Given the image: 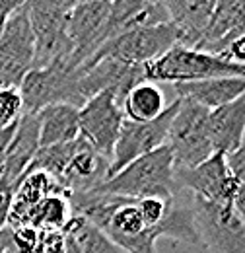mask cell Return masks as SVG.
I'll return each mask as SVG.
<instances>
[{
	"label": "cell",
	"instance_id": "6da1fadb",
	"mask_svg": "<svg viewBox=\"0 0 245 253\" xmlns=\"http://www.w3.org/2000/svg\"><path fill=\"white\" fill-rule=\"evenodd\" d=\"M95 191L119 195L128 199H146V197H175L179 185L175 183V166L171 150L165 146L144 154L109 179H105Z\"/></svg>",
	"mask_w": 245,
	"mask_h": 253
},
{
	"label": "cell",
	"instance_id": "7a4b0ae2",
	"mask_svg": "<svg viewBox=\"0 0 245 253\" xmlns=\"http://www.w3.org/2000/svg\"><path fill=\"white\" fill-rule=\"evenodd\" d=\"M76 2L70 0H31L28 2L31 32L35 39L33 66L45 68L68 63L74 47L68 37V20Z\"/></svg>",
	"mask_w": 245,
	"mask_h": 253
},
{
	"label": "cell",
	"instance_id": "3957f363",
	"mask_svg": "<svg viewBox=\"0 0 245 253\" xmlns=\"http://www.w3.org/2000/svg\"><path fill=\"white\" fill-rule=\"evenodd\" d=\"M148 82H171L187 84L201 82L208 78H245V64H236L214 57L210 53H203L197 49H185L181 45H173L160 59L144 66Z\"/></svg>",
	"mask_w": 245,
	"mask_h": 253
},
{
	"label": "cell",
	"instance_id": "277c9868",
	"mask_svg": "<svg viewBox=\"0 0 245 253\" xmlns=\"http://www.w3.org/2000/svg\"><path fill=\"white\" fill-rule=\"evenodd\" d=\"M80 78L82 68H76L70 63L31 68L18 88L24 103V113H39L41 109L59 103L80 109L86 103L80 90Z\"/></svg>",
	"mask_w": 245,
	"mask_h": 253
},
{
	"label": "cell",
	"instance_id": "5b68a950",
	"mask_svg": "<svg viewBox=\"0 0 245 253\" xmlns=\"http://www.w3.org/2000/svg\"><path fill=\"white\" fill-rule=\"evenodd\" d=\"M208 113L210 111L199 103L181 99L165 142L171 150L175 169L195 168L214 154L208 130Z\"/></svg>",
	"mask_w": 245,
	"mask_h": 253
},
{
	"label": "cell",
	"instance_id": "8992f818",
	"mask_svg": "<svg viewBox=\"0 0 245 253\" xmlns=\"http://www.w3.org/2000/svg\"><path fill=\"white\" fill-rule=\"evenodd\" d=\"M173 45H177L175 28L167 22L162 26L152 28H140L132 30L122 35H117L103 43L92 57L82 64V68H88L101 59H111L122 64H146L154 63L163 53H167Z\"/></svg>",
	"mask_w": 245,
	"mask_h": 253
},
{
	"label": "cell",
	"instance_id": "52a82bcc",
	"mask_svg": "<svg viewBox=\"0 0 245 253\" xmlns=\"http://www.w3.org/2000/svg\"><path fill=\"white\" fill-rule=\"evenodd\" d=\"M193 222L199 244L210 253H245V220L234 207L193 199Z\"/></svg>",
	"mask_w": 245,
	"mask_h": 253
},
{
	"label": "cell",
	"instance_id": "ba28073f",
	"mask_svg": "<svg viewBox=\"0 0 245 253\" xmlns=\"http://www.w3.org/2000/svg\"><path fill=\"white\" fill-rule=\"evenodd\" d=\"M179 103H181V99L175 97L169 105H165V109L160 117H156L154 121H148V123H132L126 119L122 121L121 132H119V138L113 148V156L109 162L107 179L117 175L122 168H126L136 158L165 146L169 125L173 121V115L179 109Z\"/></svg>",
	"mask_w": 245,
	"mask_h": 253
},
{
	"label": "cell",
	"instance_id": "9c48e42d",
	"mask_svg": "<svg viewBox=\"0 0 245 253\" xmlns=\"http://www.w3.org/2000/svg\"><path fill=\"white\" fill-rule=\"evenodd\" d=\"M35 39L31 32L28 2H22L8 18L0 35V84L20 88L24 76L33 66Z\"/></svg>",
	"mask_w": 245,
	"mask_h": 253
},
{
	"label": "cell",
	"instance_id": "30bf717a",
	"mask_svg": "<svg viewBox=\"0 0 245 253\" xmlns=\"http://www.w3.org/2000/svg\"><path fill=\"white\" fill-rule=\"evenodd\" d=\"M122 121L124 115L109 90L93 95L78 109L80 138H84L92 150L109 162L121 132Z\"/></svg>",
	"mask_w": 245,
	"mask_h": 253
},
{
	"label": "cell",
	"instance_id": "8fae6325",
	"mask_svg": "<svg viewBox=\"0 0 245 253\" xmlns=\"http://www.w3.org/2000/svg\"><path fill=\"white\" fill-rule=\"evenodd\" d=\"M175 183L179 189H189L197 199L212 203L218 207H234V183L228 171L224 154H212L203 164L175 169Z\"/></svg>",
	"mask_w": 245,
	"mask_h": 253
},
{
	"label": "cell",
	"instance_id": "7c38bea8",
	"mask_svg": "<svg viewBox=\"0 0 245 253\" xmlns=\"http://www.w3.org/2000/svg\"><path fill=\"white\" fill-rule=\"evenodd\" d=\"M109 8L111 2L107 0H88L74 4L68 20V37L74 47L68 63L72 66L80 68L103 45V30Z\"/></svg>",
	"mask_w": 245,
	"mask_h": 253
},
{
	"label": "cell",
	"instance_id": "4fadbf2b",
	"mask_svg": "<svg viewBox=\"0 0 245 253\" xmlns=\"http://www.w3.org/2000/svg\"><path fill=\"white\" fill-rule=\"evenodd\" d=\"M169 16L163 2L150 0H115L111 2L109 16L103 30V43L109 39L140 28H152L167 24Z\"/></svg>",
	"mask_w": 245,
	"mask_h": 253
},
{
	"label": "cell",
	"instance_id": "5bb4252c",
	"mask_svg": "<svg viewBox=\"0 0 245 253\" xmlns=\"http://www.w3.org/2000/svg\"><path fill=\"white\" fill-rule=\"evenodd\" d=\"M39 150V123L35 113H24L18 121L16 132L12 136L4 168L0 171V187L16 189L24 173L28 171L31 160Z\"/></svg>",
	"mask_w": 245,
	"mask_h": 253
},
{
	"label": "cell",
	"instance_id": "9a60e30c",
	"mask_svg": "<svg viewBox=\"0 0 245 253\" xmlns=\"http://www.w3.org/2000/svg\"><path fill=\"white\" fill-rule=\"evenodd\" d=\"M169 24L175 28L177 45L197 49L208 28L216 0H165Z\"/></svg>",
	"mask_w": 245,
	"mask_h": 253
},
{
	"label": "cell",
	"instance_id": "2e32d148",
	"mask_svg": "<svg viewBox=\"0 0 245 253\" xmlns=\"http://www.w3.org/2000/svg\"><path fill=\"white\" fill-rule=\"evenodd\" d=\"M245 32V0H216L208 28L197 51L218 57L226 45Z\"/></svg>",
	"mask_w": 245,
	"mask_h": 253
},
{
	"label": "cell",
	"instance_id": "e0dca14e",
	"mask_svg": "<svg viewBox=\"0 0 245 253\" xmlns=\"http://www.w3.org/2000/svg\"><path fill=\"white\" fill-rule=\"evenodd\" d=\"M107 171H109V160L99 156L84 140V144L68 162L61 181H59V187L66 195L88 193V191L97 189L107 179Z\"/></svg>",
	"mask_w": 245,
	"mask_h": 253
},
{
	"label": "cell",
	"instance_id": "ac0fdd59",
	"mask_svg": "<svg viewBox=\"0 0 245 253\" xmlns=\"http://www.w3.org/2000/svg\"><path fill=\"white\" fill-rule=\"evenodd\" d=\"M210 142L216 154H232L245 142V94L208 113Z\"/></svg>",
	"mask_w": 245,
	"mask_h": 253
},
{
	"label": "cell",
	"instance_id": "d6986e66",
	"mask_svg": "<svg viewBox=\"0 0 245 253\" xmlns=\"http://www.w3.org/2000/svg\"><path fill=\"white\" fill-rule=\"evenodd\" d=\"M173 90L177 97L195 101L201 107L212 111L245 94V78H208L201 82L173 84Z\"/></svg>",
	"mask_w": 245,
	"mask_h": 253
},
{
	"label": "cell",
	"instance_id": "ffe728a7",
	"mask_svg": "<svg viewBox=\"0 0 245 253\" xmlns=\"http://www.w3.org/2000/svg\"><path fill=\"white\" fill-rule=\"evenodd\" d=\"M35 115L39 123V148L72 142L80 136L78 109L72 105H49Z\"/></svg>",
	"mask_w": 245,
	"mask_h": 253
},
{
	"label": "cell",
	"instance_id": "44dd1931",
	"mask_svg": "<svg viewBox=\"0 0 245 253\" xmlns=\"http://www.w3.org/2000/svg\"><path fill=\"white\" fill-rule=\"evenodd\" d=\"M165 109V97L163 92L154 82H140L136 84L126 97L122 99L121 111L126 121L132 123H148L160 117Z\"/></svg>",
	"mask_w": 245,
	"mask_h": 253
},
{
	"label": "cell",
	"instance_id": "7402d4cb",
	"mask_svg": "<svg viewBox=\"0 0 245 253\" xmlns=\"http://www.w3.org/2000/svg\"><path fill=\"white\" fill-rule=\"evenodd\" d=\"M68 218H70L68 197L61 193H53L31 209L26 214L22 226H30L35 230H61Z\"/></svg>",
	"mask_w": 245,
	"mask_h": 253
},
{
	"label": "cell",
	"instance_id": "603a6c76",
	"mask_svg": "<svg viewBox=\"0 0 245 253\" xmlns=\"http://www.w3.org/2000/svg\"><path fill=\"white\" fill-rule=\"evenodd\" d=\"M156 238H169L173 242H183V244H199V236L195 230V222H193V209L191 205H181L177 203V197L169 209V212L165 214V218L160 222L158 226L152 228ZM201 246V244H199Z\"/></svg>",
	"mask_w": 245,
	"mask_h": 253
},
{
	"label": "cell",
	"instance_id": "cb8c5ba5",
	"mask_svg": "<svg viewBox=\"0 0 245 253\" xmlns=\"http://www.w3.org/2000/svg\"><path fill=\"white\" fill-rule=\"evenodd\" d=\"M84 144V140L78 136L72 142H64V144H53V146H43L37 150L35 158L31 160L28 171H43L45 175H49L57 185L61 181L62 173L68 166V162L72 156L78 152V148Z\"/></svg>",
	"mask_w": 245,
	"mask_h": 253
},
{
	"label": "cell",
	"instance_id": "d4e9b609",
	"mask_svg": "<svg viewBox=\"0 0 245 253\" xmlns=\"http://www.w3.org/2000/svg\"><path fill=\"white\" fill-rule=\"evenodd\" d=\"M226 164L234 183V209L245 220V142L226 156Z\"/></svg>",
	"mask_w": 245,
	"mask_h": 253
},
{
	"label": "cell",
	"instance_id": "484cf974",
	"mask_svg": "<svg viewBox=\"0 0 245 253\" xmlns=\"http://www.w3.org/2000/svg\"><path fill=\"white\" fill-rule=\"evenodd\" d=\"M76 238L82 246V253H126L92 224H86Z\"/></svg>",
	"mask_w": 245,
	"mask_h": 253
},
{
	"label": "cell",
	"instance_id": "4316f807",
	"mask_svg": "<svg viewBox=\"0 0 245 253\" xmlns=\"http://www.w3.org/2000/svg\"><path fill=\"white\" fill-rule=\"evenodd\" d=\"M175 197H169V199H163V197H146V199H138L136 201V207H138V211H140V214H142V218H144L148 228L158 226L160 222L165 218V214L169 212Z\"/></svg>",
	"mask_w": 245,
	"mask_h": 253
},
{
	"label": "cell",
	"instance_id": "83f0119b",
	"mask_svg": "<svg viewBox=\"0 0 245 253\" xmlns=\"http://www.w3.org/2000/svg\"><path fill=\"white\" fill-rule=\"evenodd\" d=\"M24 115V103L18 88L0 90V128L16 123Z\"/></svg>",
	"mask_w": 245,
	"mask_h": 253
},
{
	"label": "cell",
	"instance_id": "f1b7e54d",
	"mask_svg": "<svg viewBox=\"0 0 245 253\" xmlns=\"http://www.w3.org/2000/svg\"><path fill=\"white\" fill-rule=\"evenodd\" d=\"M33 253H64V234L61 230H39Z\"/></svg>",
	"mask_w": 245,
	"mask_h": 253
},
{
	"label": "cell",
	"instance_id": "f546056e",
	"mask_svg": "<svg viewBox=\"0 0 245 253\" xmlns=\"http://www.w3.org/2000/svg\"><path fill=\"white\" fill-rule=\"evenodd\" d=\"M218 57L224 61H230V63L245 64V32L234 37Z\"/></svg>",
	"mask_w": 245,
	"mask_h": 253
},
{
	"label": "cell",
	"instance_id": "4dcf8cb0",
	"mask_svg": "<svg viewBox=\"0 0 245 253\" xmlns=\"http://www.w3.org/2000/svg\"><path fill=\"white\" fill-rule=\"evenodd\" d=\"M20 121V119H18ZM18 121L12 123V125L0 128V171L4 168V162H6V154H8V148H10V142H12V136L16 132V126H18Z\"/></svg>",
	"mask_w": 245,
	"mask_h": 253
},
{
	"label": "cell",
	"instance_id": "1f68e13d",
	"mask_svg": "<svg viewBox=\"0 0 245 253\" xmlns=\"http://www.w3.org/2000/svg\"><path fill=\"white\" fill-rule=\"evenodd\" d=\"M12 195L14 191L0 187V230L8 226V214H10V207H12Z\"/></svg>",
	"mask_w": 245,
	"mask_h": 253
},
{
	"label": "cell",
	"instance_id": "d6a6232c",
	"mask_svg": "<svg viewBox=\"0 0 245 253\" xmlns=\"http://www.w3.org/2000/svg\"><path fill=\"white\" fill-rule=\"evenodd\" d=\"M22 2H24V0H0V35H2L4 28H6L8 18L14 14V10H16Z\"/></svg>",
	"mask_w": 245,
	"mask_h": 253
},
{
	"label": "cell",
	"instance_id": "836d02e7",
	"mask_svg": "<svg viewBox=\"0 0 245 253\" xmlns=\"http://www.w3.org/2000/svg\"><path fill=\"white\" fill-rule=\"evenodd\" d=\"M0 253H20L16 244H14V238H12V228L6 226L0 230Z\"/></svg>",
	"mask_w": 245,
	"mask_h": 253
},
{
	"label": "cell",
	"instance_id": "e575fe53",
	"mask_svg": "<svg viewBox=\"0 0 245 253\" xmlns=\"http://www.w3.org/2000/svg\"><path fill=\"white\" fill-rule=\"evenodd\" d=\"M64 253H82V246L76 236H64Z\"/></svg>",
	"mask_w": 245,
	"mask_h": 253
}]
</instances>
